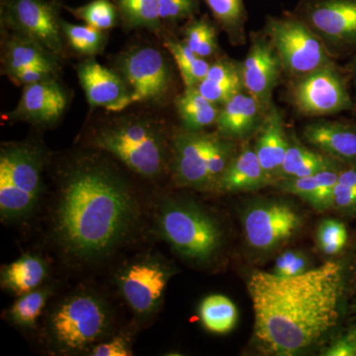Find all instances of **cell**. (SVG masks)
<instances>
[{"instance_id": "6da1fadb", "label": "cell", "mask_w": 356, "mask_h": 356, "mask_svg": "<svg viewBox=\"0 0 356 356\" xmlns=\"http://www.w3.org/2000/svg\"><path fill=\"white\" fill-rule=\"evenodd\" d=\"M50 180L39 211L44 243L67 270L115 264L154 235L158 189L110 154L83 147L58 161Z\"/></svg>"}, {"instance_id": "7a4b0ae2", "label": "cell", "mask_w": 356, "mask_h": 356, "mask_svg": "<svg viewBox=\"0 0 356 356\" xmlns=\"http://www.w3.org/2000/svg\"><path fill=\"white\" fill-rule=\"evenodd\" d=\"M341 264L325 262L291 277L257 271L248 280L254 334L264 350L293 355L336 325L343 286Z\"/></svg>"}, {"instance_id": "3957f363", "label": "cell", "mask_w": 356, "mask_h": 356, "mask_svg": "<svg viewBox=\"0 0 356 356\" xmlns=\"http://www.w3.org/2000/svg\"><path fill=\"white\" fill-rule=\"evenodd\" d=\"M40 339L51 355H89L119 331L118 314L107 292L81 283L56 294L40 320Z\"/></svg>"}, {"instance_id": "277c9868", "label": "cell", "mask_w": 356, "mask_h": 356, "mask_svg": "<svg viewBox=\"0 0 356 356\" xmlns=\"http://www.w3.org/2000/svg\"><path fill=\"white\" fill-rule=\"evenodd\" d=\"M117 114L89 129L83 147L110 154L136 177L161 191L166 177H170L173 134L154 115Z\"/></svg>"}, {"instance_id": "5b68a950", "label": "cell", "mask_w": 356, "mask_h": 356, "mask_svg": "<svg viewBox=\"0 0 356 356\" xmlns=\"http://www.w3.org/2000/svg\"><path fill=\"white\" fill-rule=\"evenodd\" d=\"M156 193L153 234L165 241L180 259L195 266L213 264L222 250L224 231L216 217L191 200Z\"/></svg>"}, {"instance_id": "8992f818", "label": "cell", "mask_w": 356, "mask_h": 356, "mask_svg": "<svg viewBox=\"0 0 356 356\" xmlns=\"http://www.w3.org/2000/svg\"><path fill=\"white\" fill-rule=\"evenodd\" d=\"M51 154L36 140L2 143L0 147V219L25 224L38 215L46 195L44 172Z\"/></svg>"}, {"instance_id": "52a82bcc", "label": "cell", "mask_w": 356, "mask_h": 356, "mask_svg": "<svg viewBox=\"0 0 356 356\" xmlns=\"http://www.w3.org/2000/svg\"><path fill=\"white\" fill-rule=\"evenodd\" d=\"M112 282L117 294L133 314V324H151L163 307L168 282L175 271L163 255L154 250L140 252L118 259Z\"/></svg>"}, {"instance_id": "ba28073f", "label": "cell", "mask_w": 356, "mask_h": 356, "mask_svg": "<svg viewBox=\"0 0 356 356\" xmlns=\"http://www.w3.org/2000/svg\"><path fill=\"white\" fill-rule=\"evenodd\" d=\"M264 32L280 58L283 72L292 79L334 63L324 41L295 13L268 16Z\"/></svg>"}, {"instance_id": "9c48e42d", "label": "cell", "mask_w": 356, "mask_h": 356, "mask_svg": "<svg viewBox=\"0 0 356 356\" xmlns=\"http://www.w3.org/2000/svg\"><path fill=\"white\" fill-rule=\"evenodd\" d=\"M114 65L130 89L132 104L163 105L172 95V69L165 54L156 47H131L117 56Z\"/></svg>"}, {"instance_id": "30bf717a", "label": "cell", "mask_w": 356, "mask_h": 356, "mask_svg": "<svg viewBox=\"0 0 356 356\" xmlns=\"http://www.w3.org/2000/svg\"><path fill=\"white\" fill-rule=\"evenodd\" d=\"M60 0H0L4 31L15 33L41 44L58 58L65 54Z\"/></svg>"}, {"instance_id": "8fae6325", "label": "cell", "mask_w": 356, "mask_h": 356, "mask_svg": "<svg viewBox=\"0 0 356 356\" xmlns=\"http://www.w3.org/2000/svg\"><path fill=\"white\" fill-rule=\"evenodd\" d=\"M289 97L297 111L309 117L331 116L355 108L346 74L334 63L293 79Z\"/></svg>"}, {"instance_id": "7c38bea8", "label": "cell", "mask_w": 356, "mask_h": 356, "mask_svg": "<svg viewBox=\"0 0 356 356\" xmlns=\"http://www.w3.org/2000/svg\"><path fill=\"white\" fill-rule=\"evenodd\" d=\"M294 13L324 41L332 55L356 51V0H302Z\"/></svg>"}, {"instance_id": "4fadbf2b", "label": "cell", "mask_w": 356, "mask_h": 356, "mask_svg": "<svg viewBox=\"0 0 356 356\" xmlns=\"http://www.w3.org/2000/svg\"><path fill=\"white\" fill-rule=\"evenodd\" d=\"M302 219L289 204L269 201L254 204L243 216V231L250 248L267 252L296 235Z\"/></svg>"}, {"instance_id": "5bb4252c", "label": "cell", "mask_w": 356, "mask_h": 356, "mask_svg": "<svg viewBox=\"0 0 356 356\" xmlns=\"http://www.w3.org/2000/svg\"><path fill=\"white\" fill-rule=\"evenodd\" d=\"M215 135L184 129L173 134L170 179L178 188L212 191L208 161Z\"/></svg>"}, {"instance_id": "9a60e30c", "label": "cell", "mask_w": 356, "mask_h": 356, "mask_svg": "<svg viewBox=\"0 0 356 356\" xmlns=\"http://www.w3.org/2000/svg\"><path fill=\"white\" fill-rule=\"evenodd\" d=\"M282 72L280 58L267 37H252L242 64L243 86L266 111L273 104V91Z\"/></svg>"}, {"instance_id": "2e32d148", "label": "cell", "mask_w": 356, "mask_h": 356, "mask_svg": "<svg viewBox=\"0 0 356 356\" xmlns=\"http://www.w3.org/2000/svg\"><path fill=\"white\" fill-rule=\"evenodd\" d=\"M79 83L88 104L111 113L123 112L132 105L131 92L120 74L88 58L76 67Z\"/></svg>"}, {"instance_id": "e0dca14e", "label": "cell", "mask_w": 356, "mask_h": 356, "mask_svg": "<svg viewBox=\"0 0 356 356\" xmlns=\"http://www.w3.org/2000/svg\"><path fill=\"white\" fill-rule=\"evenodd\" d=\"M69 104V95L57 79L23 86L19 102L9 113L11 121L48 127L57 123Z\"/></svg>"}, {"instance_id": "ac0fdd59", "label": "cell", "mask_w": 356, "mask_h": 356, "mask_svg": "<svg viewBox=\"0 0 356 356\" xmlns=\"http://www.w3.org/2000/svg\"><path fill=\"white\" fill-rule=\"evenodd\" d=\"M303 137L320 153L343 163H356V123L313 122L304 128Z\"/></svg>"}, {"instance_id": "d6986e66", "label": "cell", "mask_w": 356, "mask_h": 356, "mask_svg": "<svg viewBox=\"0 0 356 356\" xmlns=\"http://www.w3.org/2000/svg\"><path fill=\"white\" fill-rule=\"evenodd\" d=\"M289 137L285 132L283 114L277 107L271 105L267 109L261 127L257 130L254 149L264 172L276 184L280 177L281 166L286 154Z\"/></svg>"}, {"instance_id": "ffe728a7", "label": "cell", "mask_w": 356, "mask_h": 356, "mask_svg": "<svg viewBox=\"0 0 356 356\" xmlns=\"http://www.w3.org/2000/svg\"><path fill=\"white\" fill-rule=\"evenodd\" d=\"M266 111L245 89L221 106L217 133L229 140H242L261 127Z\"/></svg>"}, {"instance_id": "44dd1931", "label": "cell", "mask_w": 356, "mask_h": 356, "mask_svg": "<svg viewBox=\"0 0 356 356\" xmlns=\"http://www.w3.org/2000/svg\"><path fill=\"white\" fill-rule=\"evenodd\" d=\"M51 266L39 254L27 252L0 270V285L6 291L19 297L48 282Z\"/></svg>"}, {"instance_id": "7402d4cb", "label": "cell", "mask_w": 356, "mask_h": 356, "mask_svg": "<svg viewBox=\"0 0 356 356\" xmlns=\"http://www.w3.org/2000/svg\"><path fill=\"white\" fill-rule=\"evenodd\" d=\"M271 184L254 147L245 146L235 154L220 179L218 191L226 193L252 191Z\"/></svg>"}, {"instance_id": "603a6c76", "label": "cell", "mask_w": 356, "mask_h": 356, "mask_svg": "<svg viewBox=\"0 0 356 356\" xmlns=\"http://www.w3.org/2000/svg\"><path fill=\"white\" fill-rule=\"evenodd\" d=\"M8 34L2 47V74L8 76L32 65L58 70V58L41 44L15 33L8 32Z\"/></svg>"}, {"instance_id": "cb8c5ba5", "label": "cell", "mask_w": 356, "mask_h": 356, "mask_svg": "<svg viewBox=\"0 0 356 356\" xmlns=\"http://www.w3.org/2000/svg\"><path fill=\"white\" fill-rule=\"evenodd\" d=\"M57 285L46 282L32 291L25 293L4 312V318L14 327L24 330H37L51 298L57 294Z\"/></svg>"}, {"instance_id": "d4e9b609", "label": "cell", "mask_w": 356, "mask_h": 356, "mask_svg": "<svg viewBox=\"0 0 356 356\" xmlns=\"http://www.w3.org/2000/svg\"><path fill=\"white\" fill-rule=\"evenodd\" d=\"M175 110L182 129L191 132H201L216 125L221 106L209 102L197 88H185L175 100Z\"/></svg>"}, {"instance_id": "484cf974", "label": "cell", "mask_w": 356, "mask_h": 356, "mask_svg": "<svg viewBox=\"0 0 356 356\" xmlns=\"http://www.w3.org/2000/svg\"><path fill=\"white\" fill-rule=\"evenodd\" d=\"M341 163H343L324 154L312 151L295 138L289 137L286 154L281 166L277 182L290 178L310 177Z\"/></svg>"}, {"instance_id": "4316f807", "label": "cell", "mask_w": 356, "mask_h": 356, "mask_svg": "<svg viewBox=\"0 0 356 356\" xmlns=\"http://www.w3.org/2000/svg\"><path fill=\"white\" fill-rule=\"evenodd\" d=\"M120 21L128 29L159 32L163 28L159 0H113Z\"/></svg>"}, {"instance_id": "83f0119b", "label": "cell", "mask_w": 356, "mask_h": 356, "mask_svg": "<svg viewBox=\"0 0 356 356\" xmlns=\"http://www.w3.org/2000/svg\"><path fill=\"white\" fill-rule=\"evenodd\" d=\"M220 27L234 44L245 43L247 9L243 0H204Z\"/></svg>"}, {"instance_id": "f1b7e54d", "label": "cell", "mask_w": 356, "mask_h": 356, "mask_svg": "<svg viewBox=\"0 0 356 356\" xmlns=\"http://www.w3.org/2000/svg\"><path fill=\"white\" fill-rule=\"evenodd\" d=\"M199 314L204 327L215 334L231 332L238 322L235 304L224 295H211L204 299Z\"/></svg>"}, {"instance_id": "f546056e", "label": "cell", "mask_w": 356, "mask_h": 356, "mask_svg": "<svg viewBox=\"0 0 356 356\" xmlns=\"http://www.w3.org/2000/svg\"><path fill=\"white\" fill-rule=\"evenodd\" d=\"M166 50L172 56L177 64L185 88H196L203 79H206L210 63L206 58L199 57L184 43L175 39H166Z\"/></svg>"}, {"instance_id": "4dcf8cb0", "label": "cell", "mask_w": 356, "mask_h": 356, "mask_svg": "<svg viewBox=\"0 0 356 356\" xmlns=\"http://www.w3.org/2000/svg\"><path fill=\"white\" fill-rule=\"evenodd\" d=\"M63 34L65 42L76 53L93 58L104 51L107 43V31L89 25H76L62 20Z\"/></svg>"}, {"instance_id": "1f68e13d", "label": "cell", "mask_w": 356, "mask_h": 356, "mask_svg": "<svg viewBox=\"0 0 356 356\" xmlns=\"http://www.w3.org/2000/svg\"><path fill=\"white\" fill-rule=\"evenodd\" d=\"M184 43L199 57L207 58L217 53L216 27L207 16L192 18L184 29Z\"/></svg>"}, {"instance_id": "d6a6232c", "label": "cell", "mask_w": 356, "mask_h": 356, "mask_svg": "<svg viewBox=\"0 0 356 356\" xmlns=\"http://www.w3.org/2000/svg\"><path fill=\"white\" fill-rule=\"evenodd\" d=\"M64 8L77 19L83 21L86 25L102 31H108L116 27L120 21L118 9L113 0H91L84 6H64Z\"/></svg>"}, {"instance_id": "836d02e7", "label": "cell", "mask_w": 356, "mask_h": 356, "mask_svg": "<svg viewBox=\"0 0 356 356\" xmlns=\"http://www.w3.org/2000/svg\"><path fill=\"white\" fill-rule=\"evenodd\" d=\"M332 208L346 215H356V163H343L334 187Z\"/></svg>"}, {"instance_id": "e575fe53", "label": "cell", "mask_w": 356, "mask_h": 356, "mask_svg": "<svg viewBox=\"0 0 356 356\" xmlns=\"http://www.w3.org/2000/svg\"><path fill=\"white\" fill-rule=\"evenodd\" d=\"M317 241L318 248L325 254H339L348 243V229L343 222L324 220L318 226Z\"/></svg>"}, {"instance_id": "d590c367", "label": "cell", "mask_w": 356, "mask_h": 356, "mask_svg": "<svg viewBox=\"0 0 356 356\" xmlns=\"http://www.w3.org/2000/svg\"><path fill=\"white\" fill-rule=\"evenodd\" d=\"M201 0H159V16L163 24L173 25L196 17Z\"/></svg>"}, {"instance_id": "8d00e7d4", "label": "cell", "mask_w": 356, "mask_h": 356, "mask_svg": "<svg viewBox=\"0 0 356 356\" xmlns=\"http://www.w3.org/2000/svg\"><path fill=\"white\" fill-rule=\"evenodd\" d=\"M138 329L135 325L127 329L119 330L116 334L105 339L102 343H98L91 350V356H130L133 355L132 337L133 329ZM139 330V329H138Z\"/></svg>"}, {"instance_id": "74e56055", "label": "cell", "mask_w": 356, "mask_h": 356, "mask_svg": "<svg viewBox=\"0 0 356 356\" xmlns=\"http://www.w3.org/2000/svg\"><path fill=\"white\" fill-rule=\"evenodd\" d=\"M277 184L282 191L298 196L312 206L317 197L321 186V179L318 172L316 175H310V177L280 180Z\"/></svg>"}, {"instance_id": "f35d334b", "label": "cell", "mask_w": 356, "mask_h": 356, "mask_svg": "<svg viewBox=\"0 0 356 356\" xmlns=\"http://www.w3.org/2000/svg\"><path fill=\"white\" fill-rule=\"evenodd\" d=\"M206 79L216 83H236L243 86L242 64L228 58L218 60L210 65Z\"/></svg>"}, {"instance_id": "ab89813d", "label": "cell", "mask_w": 356, "mask_h": 356, "mask_svg": "<svg viewBox=\"0 0 356 356\" xmlns=\"http://www.w3.org/2000/svg\"><path fill=\"white\" fill-rule=\"evenodd\" d=\"M196 88L209 102L222 106L236 93L243 90V86L236 83H216L205 79L196 86Z\"/></svg>"}, {"instance_id": "60d3db41", "label": "cell", "mask_w": 356, "mask_h": 356, "mask_svg": "<svg viewBox=\"0 0 356 356\" xmlns=\"http://www.w3.org/2000/svg\"><path fill=\"white\" fill-rule=\"evenodd\" d=\"M309 269L308 257L302 252L290 250L276 259L273 273L280 277H291L306 273Z\"/></svg>"}, {"instance_id": "b9f144b4", "label": "cell", "mask_w": 356, "mask_h": 356, "mask_svg": "<svg viewBox=\"0 0 356 356\" xmlns=\"http://www.w3.org/2000/svg\"><path fill=\"white\" fill-rule=\"evenodd\" d=\"M58 70L41 67V65H32L13 72L8 79L11 83L17 86H29V84L41 83L49 79H57Z\"/></svg>"}, {"instance_id": "7bdbcfd3", "label": "cell", "mask_w": 356, "mask_h": 356, "mask_svg": "<svg viewBox=\"0 0 356 356\" xmlns=\"http://www.w3.org/2000/svg\"><path fill=\"white\" fill-rule=\"evenodd\" d=\"M325 356H356V325L339 334L323 350Z\"/></svg>"}, {"instance_id": "ee69618b", "label": "cell", "mask_w": 356, "mask_h": 356, "mask_svg": "<svg viewBox=\"0 0 356 356\" xmlns=\"http://www.w3.org/2000/svg\"><path fill=\"white\" fill-rule=\"evenodd\" d=\"M348 74H350L353 81L356 84V53L355 57L350 60V64L348 65Z\"/></svg>"}, {"instance_id": "f6af8a7d", "label": "cell", "mask_w": 356, "mask_h": 356, "mask_svg": "<svg viewBox=\"0 0 356 356\" xmlns=\"http://www.w3.org/2000/svg\"><path fill=\"white\" fill-rule=\"evenodd\" d=\"M355 275H356V262H355Z\"/></svg>"}, {"instance_id": "bcb514c9", "label": "cell", "mask_w": 356, "mask_h": 356, "mask_svg": "<svg viewBox=\"0 0 356 356\" xmlns=\"http://www.w3.org/2000/svg\"><path fill=\"white\" fill-rule=\"evenodd\" d=\"M60 1H64V0H60Z\"/></svg>"}]
</instances>
